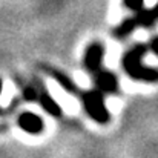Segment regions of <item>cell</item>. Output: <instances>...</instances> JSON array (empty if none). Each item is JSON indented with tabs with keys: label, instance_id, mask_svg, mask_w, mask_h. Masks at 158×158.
Listing matches in <instances>:
<instances>
[{
	"label": "cell",
	"instance_id": "1",
	"mask_svg": "<svg viewBox=\"0 0 158 158\" xmlns=\"http://www.w3.org/2000/svg\"><path fill=\"white\" fill-rule=\"evenodd\" d=\"M148 45H135L132 49H129L123 57V68L126 71V74L134 78V80H140V81H148V83H154L158 81V69L157 68H151L146 66L141 60L144 57V54L148 52Z\"/></svg>",
	"mask_w": 158,
	"mask_h": 158
},
{
	"label": "cell",
	"instance_id": "2",
	"mask_svg": "<svg viewBox=\"0 0 158 158\" xmlns=\"http://www.w3.org/2000/svg\"><path fill=\"white\" fill-rule=\"evenodd\" d=\"M81 102L85 106V110L88 112V115L100 123V124H106L110 120V114L107 110V107L105 105V97L103 92L95 89V91H86L81 94Z\"/></svg>",
	"mask_w": 158,
	"mask_h": 158
},
{
	"label": "cell",
	"instance_id": "3",
	"mask_svg": "<svg viewBox=\"0 0 158 158\" xmlns=\"http://www.w3.org/2000/svg\"><path fill=\"white\" fill-rule=\"evenodd\" d=\"M103 55H105V46L100 43V42H94L88 46L86 52H85V66L86 69L94 74L95 71H98L102 68V60H103Z\"/></svg>",
	"mask_w": 158,
	"mask_h": 158
},
{
	"label": "cell",
	"instance_id": "4",
	"mask_svg": "<svg viewBox=\"0 0 158 158\" xmlns=\"http://www.w3.org/2000/svg\"><path fill=\"white\" fill-rule=\"evenodd\" d=\"M94 77H95L97 89L102 91L103 94H114L118 91V80L114 72L100 68L98 71L94 72Z\"/></svg>",
	"mask_w": 158,
	"mask_h": 158
},
{
	"label": "cell",
	"instance_id": "5",
	"mask_svg": "<svg viewBox=\"0 0 158 158\" xmlns=\"http://www.w3.org/2000/svg\"><path fill=\"white\" fill-rule=\"evenodd\" d=\"M19 126L28 132V134H32V135H37L43 131V120L37 115V114H32V112H23L20 114L19 120H17Z\"/></svg>",
	"mask_w": 158,
	"mask_h": 158
},
{
	"label": "cell",
	"instance_id": "6",
	"mask_svg": "<svg viewBox=\"0 0 158 158\" xmlns=\"http://www.w3.org/2000/svg\"><path fill=\"white\" fill-rule=\"evenodd\" d=\"M35 91H37V100L40 102V105L43 106V109L49 115H52V117H60L61 115V107H60V105L51 97V94L42 86L40 81H37Z\"/></svg>",
	"mask_w": 158,
	"mask_h": 158
},
{
	"label": "cell",
	"instance_id": "7",
	"mask_svg": "<svg viewBox=\"0 0 158 158\" xmlns=\"http://www.w3.org/2000/svg\"><path fill=\"white\" fill-rule=\"evenodd\" d=\"M135 29H137V25H135L134 17H127V19H124V20L114 29V37H115V39H124V37H127L131 32H134Z\"/></svg>",
	"mask_w": 158,
	"mask_h": 158
},
{
	"label": "cell",
	"instance_id": "8",
	"mask_svg": "<svg viewBox=\"0 0 158 158\" xmlns=\"http://www.w3.org/2000/svg\"><path fill=\"white\" fill-rule=\"evenodd\" d=\"M48 74L52 77L55 81H58V85H60L64 91H68V92H77L75 83H74L68 75H64L63 72H60V71H51V72H48Z\"/></svg>",
	"mask_w": 158,
	"mask_h": 158
},
{
	"label": "cell",
	"instance_id": "9",
	"mask_svg": "<svg viewBox=\"0 0 158 158\" xmlns=\"http://www.w3.org/2000/svg\"><path fill=\"white\" fill-rule=\"evenodd\" d=\"M124 6L131 11H140L141 8H144V0H123Z\"/></svg>",
	"mask_w": 158,
	"mask_h": 158
},
{
	"label": "cell",
	"instance_id": "10",
	"mask_svg": "<svg viewBox=\"0 0 158 158\" xmlns=\"http://www.w3.org/2000/svg\"><path fill=\"white\" fill-rule=\"evenodd\" d=\"M23 94H25V98L26 100H37V91H35V86L32 88V86H28V88H25L23 89Z\"/></svg>",
	"mask_w": 158,
	"mask_h": 158
},
{
	"label": "cell",
	"instance_id": "11",
	"mask_svg": "<svg viewBox=\"0 0 158 158\" xmlns=\"http://www.w3.org/2000/svg\"><path fill=\"white\" fill-rule=\"evenodd\" d=\"M148 49L158 57V35L151 39V42H149V45H148Z\"/></svg>",
	"mask_w": 158,
	"mask_h": 158
},
{
	"label": "cell",
	"instance_id": "12",
	"mask_svg": "<svg viewBox=\"0 0 158 158\" xmlns=\"http://www.w3.org/2000/svg\"><path fill=\"white\" fill-rule=\"evenodd\" d=\"M2 85L3 83H2V78H0V94H2ZM0 112H2V107H0Z\"/></svg>",
	"mask_w": 158,
	"mask_h": 158
}]
</instances>
